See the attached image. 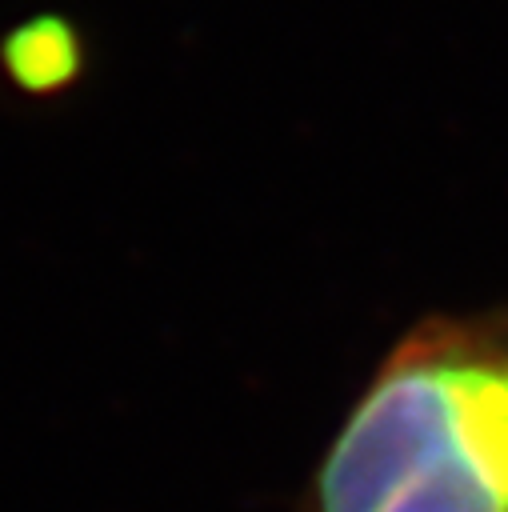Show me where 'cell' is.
<instances>
[{"instance_id":"obj_1","label":"cell","mask_w":508,"mask_h":512,"mask_svg":"<svg viewBox=\"0 0 508 512\" xmlns=\"http://www.w3.org/2000/svg\"><path fill=\"white\" fill-rule=\"evenodd\" d=\"M292 512H508V300L408 324Z\"/></svg>"},{"instance_id":"obj_2","label":"cell","mask_w":508,"mask_h":512,"mask_svg":"<svg viewBox=\"0 0 508 512\" xmlns=\"http://www.w3.org/2000/svg\"><path fill=\"white\" fill-rule=\"evenodd\" d=\"M8 68L24 88H60L80 72V44L76 32L60 20H44L32 28H20Z\"/></svg>"}]
</instances>
